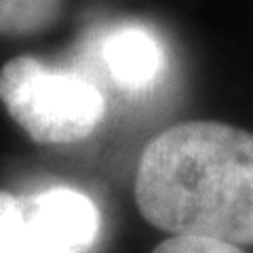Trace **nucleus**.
<instances>
[{"label":"nucleus","instance_id":"5","mask_svg":"<svg viewBox=\"0 0 253 253\" xmlns=\"http://www.w3.org/2000/svg\"><path fill=\"white\" fill-rule=\"evenodd\" d=\"M63 0H0V38H32L55 26Z\"/></svg>","mask_w":253,"mask_h":253},{"label":"nucleus","instance_id":"2","mask_svg":"<svg viewBox=\"0 0 253 253\" xmlns=\"http://www.w3.org/2000/svg\"><path fill=\"white\" fill-rule=\"evenodd\" d=\"M0 104L32 141L42 146L89 137L106 112V101L91 81L53 70L32 55L2 63Z\"/></svg>","mask_w":253,"mask_h":253},{"label":"nucleus","instance_id":"1","mask_svg":"<svg viewBox=\"0 0 253 253\" xmlns=\"http://www.w3.org/2000/svg\"><path fill=\"white\" fill-rule=\"evenodd\" d=\"M133 194L156 230L253 245V133L219 121L169 126L141 150Z\"/></svg>","mask_w":253,"mask_h":253},{"label":"nucleus","instance_id":"6","mask_svg":"<svg viewBox=\"0 0 253 253\" xmlns=\"http://www.w3.org/2000/svg\"><path fill=\"white\" fill-rule=\"evenodd\" d=\"M150 253H245L239 245L209 239V236H186L173 234L158 243Z\"/></svg>","mask_w":253,"mask_h":253},{"label":"nucleus","instance_id":"4","mask_svg":"<svg viewBox=\"0 0 253 253\" xmlns=\"http://www.w3.org/2000/svg\"><path fill=\"white\" fill-rule=\"evenodd\" d=\"M104 61L110 76L126 91L148 89L163 70V49L148 30L123 28L104 42Z\"/></svg>","mask_w":253,"mask_h":253},{"label":"nucleus","instance_id":"3","mask_svg":"<svg viewBox=\"0 0 253 253\" xmlns=\"http://www.w3.org/2000/svg\"><path fill=\"white\" fill-rule=\"evenodd\" d=\"M99 232L97 205L76 188L0 190V253H89Z\"/></svg>","mask_w":253,"mask_h":253}]
</instances>
